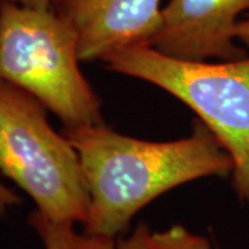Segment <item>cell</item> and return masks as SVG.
Returning <instances> with one entry per match:
<instances>
[{"mask_svg": "<svg viewBox=\"0 0 249 249\" xmlns=\"http://www.w3.org/2000/svg\"><path fill=\"white\" fill-rule=\"evenodd\" d=\"M80 160L90 205L83 232L115 240L144 206L175 187L232 172V160L201 121L188 137L145 142L104 122L64 127Z\"/></svg>", "mask_w": 249, "mask_h": 249, "instance_id": "obj_1", "label": "cell"}, {"mask_svg": "<svg viewBox=\"0 0 249 249\" xmlns=\"http://www.w3.org/2000/svg\"><path fill=\"white\" fill-rule=\"evenodd\" d=\"M79 62L78 36L61 14L0 0V80L36 98L65 127L103 122L101 100Z\"/></svg>", "mask_w": 249, "mask_h": 249, "instance_id": "obj_2", "label": "cell"}, {"mask_svg": "<svg viewBox=\"0 0 249 249\" xmlns=\"http://www.w3.org/2000/svg\"><path fill=\"white\" fill-rule=\"evenodd\" d=\"M108 70L158 86L183 101L232 160V187L249 202V57L183 60L148 45L108 55Z\"/></svg>", "mask_w": 249, "mask_h": 249, "instance_id": "obj_3", "label": "cell"}, {"mask_svg": "<svg viewBox=\"0 0 249 249\" xmlns=\"http://www.w3.org/2000/svg\"><path fill=\"white\" fill-rule=\"evenodd\" d=\"M0 172L53 222L85 224L89 191L80 160L65 134L57 133L46 108L0 80Z\"/></svg>", "mask_w": 249, "mask_h": 249, "instance_id": "obj_4", "label": "cell"}, {"mask_svg": "<svg viewBox=\"0 0 249 249\" xmlns=\"http://www.w3.org/2000/svg\"><path fill=\"white\" fill-rule=\"evenodd\" d=\"M249 0H169L151 46L183 60H237L245 57L234 43L241 14Z\"/></svg>", "mask_w": 249, "mask_h": 249, "instance_id": "obj_5", "label": "cell"}, {"mask_svg": "<svg viewBox=\"0 0 249 249\" xmlns=\"http://www.w3.org/2000/svg\"><path fill=\"white\" fill-rule=\"evenodd\" d=\"M162 0H62L57 13L78 36L80 61L101 60L134 46H151L162 24Z\"/></svg>", "mask_w": 249, "mask_h": 249, "instance_id": "obj_6", "label": "cell"}, {"mask_svg": "<svg viewBox=\"0 0 249 249\" xmlns=\"http://www.w3.org/2000/svg\"><path fill=\"white\" fill-rule=\"evenodd\" d=\"M28 220L45 249H116L115 240L78 232L75 224L49 220L36 211Z\"/></svg>", "mask_w": 249, "mask_h": 249, "instance_id": "obj_7", "label": "cell"}, {"mask_svg": "<svg viewBox=\"0 0 249 249\" xmlns=\"http://www.w3.org/2000/svg\"><path fill=\"white\" fill-rule=\"evenodd\" d=\"M151 249H212L209 240L176 224L163 231L151 232Z\"/></svg>", "mask_w": 249, "mask_h": 249, "instance_id": "obj_8", "label": "cell"}, {"mask_svg": "<svg viewBox=\"0 0 249 249\" xmlns=\"http://www.w3.org/2000/svg\"><path fill=\"white\" fill-rule=\"evenodd\" d=\"M151 232L147 224L140 223L127 238L116 244V249H151Z\"/></svg>", "mask_w": 249, "mask_h": 249, "instance_id": "obj_9", "label": "cell"}, {"mask_svg": "<svg viewBox=\"0 0 249 249\" xmlns=\"http://www.w3.org/2000/svg\"><path fill=\"white\" fill-rule=\"evenodd\" d=\"M17 196L10 190L9 187H6L3 183H0V213L6 212V209H9L10 206H14L18 204Z\"/></svg>", "mask_w": 249, "mask_h": 249, "instance_id": "obj_10", "label": "cell"}, {"mask_svg": "<svg viewBox=\"0 0 249 249\" xmlns=\"http://www.w3.org/2000/svg\"><path fill=\"white\" fill-rule=\"evenodd\" d=\"M18 4L34 7V9H52L53 6H58L62 0H14Z\"/></svg>", "mask_w": 249, "mask_h": 249, "instance_id": "obj_11", "label": "cell"}, {"mask_svg": "<svg viewBox=\"0 0 249 249\" xmlns=\"http://www.w3.org/2000/svg\"><path fill=\"white\" fill-rule=\"evenodd\" d=\"M234 35H235V39H240L244 43L249 45V16L237 22Z\"/></svg>", "mask_w": 249, "mask_h": 249, "instance_id": "obj_12", "label": "cell"}]
</instances>
